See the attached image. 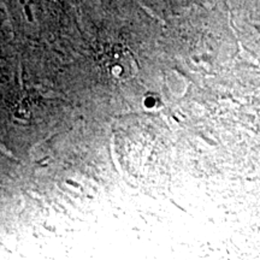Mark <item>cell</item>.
Masks as SVG:
<instances>
[{
  "instance_id": "cell-1",
  "label": "cell",
  "mask_w": 260,
  "mask_h": 260,
  "mask_svg": "<svg viewBox=\"0 0 260 260\" xmlns=\"http://www.w3.org/2000/svg\"><path fill=\"white\" fill-rule=\"evenodd\" d=\"M103 65L110 79L117 82H125L134 79L139 71L134 54L122 46H115L107 52Z\"/></svg>"
}]
</instances>
